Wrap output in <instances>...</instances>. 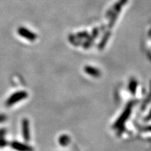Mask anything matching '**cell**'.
<instances>
[{"instance_id":"4","label":"cell","mask_w":151,"mask_h":151,"mask_svg":"<svg viewBox=\"0 0 151 151\" xmlns=\"http://www.w3.org/2000/svg\"><path fill=\"white\" fill-rule=\"evenodd\" d=\"M11 146L12 147L14 150L17 151H33V148L29 145L26 144L24 143H20L19 141H13L11 143Z\"/></svg>"},{"instance_id":"11","label":"cell","mask_w":151,"mask_h":151,"mask_svg":"<svg viewBox=\"0 0 151 151\" xmlns=\"http://www.w3.org/2000/svg\"><path fill=\"white\" fill-rule=\"evenodd\" d=\"M148 118H151V111H150V115H149V116H148Z\"/></svg>"},{"instance_id":"9","label":"cell","mask_w":151,"mask_h":151,"mask_svg":"<svg viewBox=\"0 0 151 151\" xmlns=\"http://www.w3.org/2000/svg\"><path fill=\"white\" fill-rule=\"evenodd\" d=\"M7 116L4 114H0V123L4 122L5 120H6Z\"/></svg>"},{"instance_id":"8","label":"cell","mask_w":151,"mask_h":151,"mask_svg":"<svg viewBox=\"0 0 151 151\" xmlns=\"http://www.w3.org/2000/svg\"><path fill=\"white\" fill-rule=\"evenodd\" d=\"M136 86H137V83H136V81H133L131 83V85H130V89H131V92L132 93H134V92H135Z\"/></svg>"},{"instance_id":"7","label":"cell","mask_w":151,"mask_h":151,"mask_svg":"<svg viewBox=\"0 0 151 151\" xmlns=\"http://www.w3.org/2000/svg\"><path fill=\"white\" fill-rule=\"evenodd\" d=\"M86 70L88 73H89V74L92 75V76H97L99 74V71H98L97 69H93V68H91V67H88L86 68Z\"/></svg>"},{"instance_id":"10","label":"cell","mask_w":151,"mask_h":151,"mask_svg":"<svg viewBox=\"0 0 151 151\" xmlns=\"http://www.w3.org/2000/svg\"><path fill=\"white\" fill-rule=\"evenodd\" d=\"M6 141H4V140H0V147H4V146H6Z\"/></svg>"},{"instance_id":"6","label":"cell","mask_w":151,"mask_h":151,"mask_svg":"<svg viewBox=\"0 0 151 151\" xmlns=\"http://www.w3.org/2000/svg\"><path fill=\"white\" fill-rule=\"evenodd\" d=\"M69 141V137H67V136L63 135V136H62V137H60L59 142L60 144L62 145V146H65V145L68 144Z\"/></svg>"},{"instance_id":"2","label":"cell","mask_w":151,"mask_h":151,"mask_svg":"<svg viewBox=\"0 0 151 151\" xmlns=\"http://www.w3.org/2000/svg\"><path fill=\"white\" fill-rule=\"evenodd\" d=\"M22 135L25 141L28 142L30 140L29 121L27 118H24L22 120Z\"/></svg>"},{"instance_id":"3","label":"cell","mask_w":151,"mask_h":151,"mask_svg":"<svg viewBox=\"0 0 151 151\" xmlns=\"http://www.w3.org/2000/svg\"><path fill=\"white\" fill-rule=\"evenodd\" d=\"M18 32L19 35L21 36L22 37L24 38V39H26L27 40L34 41L37 39V35L35 33L29 31V29H26L25 27H20L18 29Z\"/></svg>"},{"instance_id":"5","label":"cell","mask_w":151,"mask_h":151,"mask_svg":"<svg viewBox=\"0 0 151 151\" xmlns=\"http://www.w3.org/2000/svg\"><path fill=\"white\" fill-rule=\"evenodd\" d=\"M130 111H131V106H129V107H128V108L127 109V110L124 111L123 115H122V116L120 117V118L119 119L118 121H117V122H116L117 127H119V126L122 125V124H123V122L125 121L126 120H127V116H129V113H130Z\"/></svg>"},{"instance_id":"1","label":"cell","mask_w":151,"mask_h":151,"mask_svg":"<svg viewBox=\"0 0 151 151\" xmlns=\"http://www.w3.org/2000/svg\"><path fill=\"white\" fill-rule=\"evenodd\" d=\"M27 92L26 91H24V90L16 92L14 94H11L10 97L7 99L5 104L6 106L10 107L11 106L16 104V103L20 102L22 100L26 99L27 97Z\"/></svg>"}]
</instances>
